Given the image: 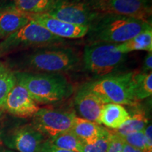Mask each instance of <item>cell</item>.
Masks as SVG:
<instances>
[{
    "mask_svg": "<svg viewBox=\"0 0 152 152\" xmlns=\"http://www.w3.org/2000/svg\"><path fill=\"white\" fill-rule=\"evenodd\" d=\"M78 52L63 45L32 49L11 60L9 67L16 72L61 73L72 71L79 64Z\"/></svg>",
    "mask_w": 152,
    "mask_h": 152,
    "instance_id": "obj_1",
    "label": "cell"
},
{
    "mask_svg": "<svg viewBox=\"0 0 152 152\" xmlns=\"http://www.w3.org/2000/svg\"><path fill=\"white\" fill-rule=\"evenodd\" d=\"M149 28H152L151 23L136 18L116 14H99L89 27L87 35L92 42L120 45Z\"/></svg>",
    "mask_w": 152,
    "mask_h": 152,
    "instance_id": "obj_2",
    "label": "cell"
},
{
    "mask_svg": "<svg viewBox=\"0 0 152 152\" xmlns=\"http://www.w3.org/2000/svg\"><path fill=\"white\" fill-rule=\"evenodd\" d=\"M16 82L23 85L37 104L61 102L73 92L71 83L61 73L14 72Z\"/></svg>",
    "mask_w": 152,
    "mask_h": 152,
    "instance_id": "obj_3",
    "label": "cell"
},
{
    "mask_svg": "<svg viewBox=\"0 0 152 152\" xmlns=\"http://www.w3.org/2000/svg\"><path fill=\"white\" fill-rule=\"evenodd\" d=\"M133 74L132 72L111 74L88 82L83 87L98 95L106 104L137 106L138 101L134 94Z\"/></svg>",
    "mask_w": 152,
    "mask_h": 152,
    "instance_id": "obj_4",
    "label": "cell"
},
{
    "mask_svg": "<svg viewBox=\"0 0 152 152\" xmlns=\"http://www.w3.org/2000/svg\"><path fill=\"white\" fill-rule=\"evenodd\" d=\"M127 59V54L120 52L116 45L92 42L84 49L83 61L89 73L98 77L115 73Z\"/></svg>",
    "mask_w": 152,
    "mask_h": 152,
    "instance_id": "obj_5",
    "label": "cell"
},
{
    "mask_svg": "<svg viewBox=\"0 0 152 152\" xmlns=\"http://www.w3.org/2000/svg\"><path fill=\"white\" fill-rule=\"evenodd\" d=\"M66 40L58 37L40 25L29 21L0 43V55L20 49L63 45Z\"/></svg>",
    "mask_w": 152,
    "mask_h": 152,
    "instance_id": "obj_6",
    "label": "cell"
},
{
    "mask_svg": "<svg viewBox=\"0 0 152 152\" xmlns=\"http://www.w3.org/2000/svg\"><path fill=\"white\" fill-rule=\"evenodd\" d=\"M99 14H116L151 24L152 10L147 0H88Z\"/></svg>",
    "mask_w": 152,
    "mask_h": 152,
    "instance_id": "obj_7",
    "label": "cell"
},
{
    "mask_svg": "<svg viewBox=\"0 0 152 152\" xmlns=\"http://www.w3.org/2000/svg\"><path fill=\"white\" fill-rule=\"evenodd\" d=\"M47 14L63 21L88 27L99 15L88 0H55Z\"/></svg>",
    "mask_w": 152,
    "mask_h": 152,
    "instance_id": "obj_8",
    "label": "cell"
},
{
    "mask_svg": "<svg viewBox=\"0 0 152 152\" xmlns=\"http://www.w3.org/2000/svg\"><path fill=\"white\" fill-rule=\"evenodd\" d=\"M75 116L74 112L66 110L40 108L33 116V125L49 139L71 130Z\"/></svg>",
    "mask_w": 152,
    "mask_h": 152,
    "instance_id": "obj_9",
    "label": "cell"
},
{
    "mask_svg": "<svg viewBox=\"0 0 152 152\" xmlns=\"http://www.w3.org/2000/svg\"><path fill=\"white\" fill-rule=\"evenodd\" d=\"M30 21L40 25L56 37L62 39H78L84 37L88 33L89 27L72 24L43 14H26Z\"/></svg>",
    "mask_w": 152,
    "mask_h": 152,
    "instance_id": "obj_10",
    "label": "cell"
},
{
    "mask_svg": "<svg viewBox=\"0 0 152 152\" xmlns=\"http://www.w3.org/2000/svg\"><path fill=\"white\" fill-rule=\"evenodd\" d=\"M45 140V137L32 124L15 129L4 139V143L17 152H39Z\"/></svg>",
    "mask_w": 152,
    "mask_h": 152,
    "instance_id": "obj_11",
    "label": "cell"
},
{
    "mask_svg": "<svg viewBox=\"0 0 152 152\" xmlns=\"http://www.w3.org/2000/svg\"><path fill=\"white\" fill-rule=\"evenodd\" d=\"M2 108L19 118L33 117L40 109L28 90L17 82L7 95Z\"/></svg>",
    "mask_w": 152,
    "mask_h": 152,
    "instance_id": "obj_12",
    "label": "cell"
},
{
    "mask_svg": "<svg viewBox=\"0 0 152 152\" xmlns=\"http://www.w3.org/2000/svg\"><path fill=\"white\" fill-rule=\"evenodd\" d=\"M74 103L81 118L102 125L101 114L106 103L98 95L82 86L76 92Z\"/></svg>",
    "mask_w": 152,
    "mask_h": 152,
    "instance_id": "obj_13",
    "label": "cell"
},
{
    "mask_svg": "<svg viewBox=\"0 0 152 152\" xmlns=\"http://www.w3.org/2000/svg\"><path fill=\"white\" fill-rule=\"evenodd\" d=\"M71 130L87 144H94L102 136L109 132V130L94 122L75 116Z\"/></svg>",
    "mask_w": 152,
    "mask_h": 152,
    "instance_id": "obj_14",
    "label": "cell"
},
{
    "mask_svg": "<svg viewBox=\"0 0 152 152\" xmlns=\"http://www.w3.org/2000/svg\"><path fill=\"white\" fill-rule=\"evenodd\" d=\"M29 21L25 13L17 10L14 7L4 9L0 18V39H5L16 33Z\"/></svg>",
    "mask_w": 152,
    "mask_h": 152,
    "instance_id": "obj_15",
    "label": "cell"
},
{
    "mask_svg": "<svg viewBox=\"0 0 152 152\" xmlns=\"http://www.w3.org/2000/svg\"><path fill=\"white\" fill-rule=\"evenodd\" d=\"M130 114L123 105L107 103L104 106L101 114V124L111 130H117L129 119Z\"/></svg>",
    "mask_w": 152,
    "mask_h": 152,
    "instance_id": "obj_16",
    "label": "cell"
},
{
    "mask_svg": "<svg viewBox=\"0 0 152 152\" xmlns=\"http://www.w3.org/2000/svg\"><path fill=\"white\" fill-rule=\"evenodd\" d=\"M118 51L127 54L134 51H152V28H149L132 39L120 45H116Z\"/></svg>",
    "mask_w": 152,
    "mask_h": 152,
    "instance_id": "obj_17",
    "label": "cell"
},
{
    "mask_svg": "<svg viewBox=\"0 0 152 152\" xmlns=\"http://www.w3.org/2000/svg\"><path fill=\"white\" fill-rule=\"evenodd\" d=\"M149 123L146 113L143 110L137 109L130 115L128 120L117 130H110L113 134L123 137L132 133L143 131Z\"/></svg>",
    "mask_w": 152,
    "mask_h": 152,
    "instance_id": "obj_18",
    "label": "cell"
},
{
    "mask_svg": "<svg viewBox=\"0 0 152 152\" xmlns=\"http://www.w3.org/2000/svg\"><path fill=\"white\" fill-rule=\"evenodd\" d=\"M47 140L58 149L74 152H82L85 144L71 130L60 133L54 137Z\"/></svg>",
    "mask_w": 152,
    "mask_h": 152,
    "instance_id": "obj_19",
    "label": "cell"
},
{
    "mask_svg": "<svg viewBox=\"0 0 152 152\" xmlns=\"http://www.w3.org/2000/svg\"><path fill=\"white\" fill-rule=\"evenodd\" d=\"M14 7L26 14H43L49 11L55 0H13Z\"/></svg>",
    "mask_w": 152,
    "mask_h": 152,
    "instance_id": "obj_20",
    "label": "cell"
},
{
    "mask_svg": "<svg viewBox=\"0 0 152 152\" xmlns=\"http://www.w3.org/2000/svg\"><path fill=\"white\" fill-rule=\"evenodd\" d=\"M134 94L137 101L144 99L152 94V73H140L133 74Z\"/></svg>",
    "mask_w": 152,
    "mask_h": 152,
    "instance_id": "obj_21",
    "label": "cell"
},
{
    "mask_svg": "<svg viewBox=\"0 0 152 152\" xmlns=\"http://www.w3.org/2000/svg\"><path fill=\"white\" fill-rule=\"evenodd\" d=\"M16 83L15 73L3 63L0 62V107H2L7 95Z\"/></svg>",
    "mask_w": 152,
    "mask_h": 152,
    "instance_id": "obj_22",
    "label": "cell"
},
{
    "mask_svg": "<svg viewBox=\"0 0 152 152\" xmlns=\"http://www.w3.org/2000/svg\"><path fill=\"white\" fill-rule=\"evenodd\" d=\"M123 142L125 144H128L132 147L137 148L144 152H150L147 147V142H146L145 137H144L143 131L138 132L132 133V134H127V135L120 137Z\"/></svg>",
    "mask_w": 152,
    "mask_h": 152,
    "instance_id": "obj_23",
    "label": "cell"
},
{
    "mask_svg": "<svg viewBox=\"0 0 152 152\" xmlns=\"http://www.w3.org/2000/svg\"><path fill=\"white\" fill-rule=\"evenodd\" d=\"M111 140V134L109 132L102 136L94 144H84L82 152H107Z\"/></svg>",
    "mask_w": 152,
    "mask_h": 152,
    "instance_id": "obj_24",
    "label": "cell"
},
{
    "mask_svg": "<svg viewBox=\"0 0 152 152\" xmlns=\"http://www.w3.org/2000/svg\"><path fill=\"white\" fill-rule=\"evenodd\" d=\"M110 132L111 134V140L107 152H122L123 146V140L119 136L113 134L111 131Z\"/></svg>",
    "mask_w": 152,
    "mask_h": 152,
    "instance_id": "obj_25",
    "label": "cell"
},
{
    "mask_svg": "<svg viewBox=\"0 0 152 152\" xmlns=\"http://www.w3.org/2000/svg\"><path fill=\"white\" fill-rule=\"evenodd\" d=\"M39 152H74V151H67V150H64L58 149L49 142L48 140H46L45 142H44Z\"/></svg>",
    "mask_w": 152,
    "mask_h": 152,
    "instance_id": "obj_26",
    "label": "cell"
},
{
    "mask_svg": "<svg viewBox=\"0 0 152 152\" xmlns=\"http://www.w3.org/2000/svg\"><path fill=\"white\" fill-rule=\"evenodd\" d=\"M143 132L145 137L148 149L149 151H152V125L151 123H148L146 128L144 129Z\"/></svg>",
    "mask_w": 152,
    "mask_h": 152,
    "instance_id": "obj_27",
    "label": "cell"
},
{
    "mask_svg": "<svg viewBox=\"0 0 152 152\" xmlns=\"http://www.w3.org/2000/svg\"><path fill=\"white\" fill-rule=\"evenodd\" d=\"M152 69V53L148 52L142 64V73H150Z\"/></svg>",
    "mask_w": 152,
    "mask_h": 152,
    "instance_id": "obj_28",
    "label": "cell"
},
{
    "mask_svg": "<svg viewBox=\"0 0 152 152\" xmlns=\"http://www.w3.org/2000/svg\"><path fill=\"white\" fill-rule=\"evenodd\" d=\"M122 152H144V151H142L141 150L137 149V148L133 147L132 146L129 145V144H125L123 142Z\"/></svg>",
    "mask_w": 152,
    "mask_h": 152,
    "instance_id": "obj_29",
    "label": "cell"
},
{
    "mask_svg": "<svg viewBox=\"0 0 152 152\" xmlns=\"http://www.w3.org/2000/svg\"><path fill=\"white\" fill-rule=\"evenodd\" d=\"M1 152H17V151H12V150H8V149H4L2 150V151Z\"/></svg>",
    "mask_w": 152,
    "mask_h": 152,
    "instance_id": "obj_30",
    "label": "cell"
},
{
    "mask_svg": "<svg viewBox=\"0 0 152 152\" xmlns=\"http://www.w3.org/2000/svg\"><path fill=\"white\" fill-rule=\"evenodd\" d=\"M4 10H1V9H0V18H1V15H2V14H3Z\"/></svg>",
    "mask_w": 152,
    "mask_h": 152,
    "instance_id": "obj_31",
    "label": "cell"
},
{
    "mask_svg": "<svg viewBox=\"0 0 152 152\" xmlns=\"http://www.w3.org/2000/svg\"><path fill=\"white\" fill-rule=\"evenodd\" d=\"M147 1H149V0H147Z\"/></svg>",
    "mask_w": 152,
    "mask_h": 152,
    "instance_id": "obj_32",
    "label": "cell"
},
{
    "mask_svg": "<svg viewBox=\"0 0 152 152\" xmlns=\"http://www.w3.org/2000/svg\"><path fill=\"white\" fill-rule=\"evenodd\" d=\"M150 152H152V151H150Z\"/></svg>",
    "mask_w": 152,
    "mask_h": 152,
    "instance_id": "obj_33",
    "label": "cell"
}]
</instances>
